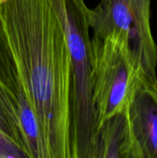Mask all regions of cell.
<instances>
[{
  "instance_id": "obj_1",
  "label": "cell",
  "mask_w": 157,
  "mask_h": 158,
  "mask_svg": "<svg viewBox=\"0 0 157 158\" xmlns=\"http://www.w3.org/2000/svg\"><path fill=\"white\" fill-rule=\"evenodd\" d=\"M0 30L47 158H72V63L56 12L47 0H0Z\"/></svg>"
},
{
  "instance_id": "obj_2",
  "label": "cell",
  "mask_w": 157,
  "mask_h": 158,
  "mask_svg": "<svg viewBox=\"0 0 157 158\" xmlns=\"http://www.w3.org/2000/svg\"><path fill=\"white\" fill-rule=\"evenodd\" d=\"M66 35L72 63V158H99V130L93 102L89 7L84 0H47Z\"/></svg>"
},
{
  "instance_id": "obj_3",
  "label": "cell",
  "mask_w": 157,
  "mask_h": 158,
  "mask_svg": "<svg viewBox=\"0 0 157 158\" xmlns=\"http://www.w3.org/2000/svg\"><path fill=\"white\" fill-rule=\"evenodd\" d=\"M151 0H101L89 9L93 35H118L128 43L138 76L157 84V45L150 26Z\"/></svg>"
},
{
  "instance_id": "obj_4",
  "label": "cell",
  "mask_w": 157,
  "mask_h": 158,
  "mask_svg": "<svg viewBox=\"0 0 157 158\" xmlns=\"http://www.w3.org/2000/svg\"><path fill=\"white\" fill-rule=\"evenodd\" d=\"M93 102L101 124L123 109L138 75L124 37H91Z\"/></svg>"
},
{
  "instance_id": "obj_5",
  "label": "cell",
  "mask_w": 157,
  "mask_h": 158,
  "mask_svg": "<svg viewBox=\"0 0 157 158\" xmlns=\"http://www.w3.org/2000/svg\"><path fill=\"white\" fill-rule=\"evenodd\" d=\"M0 87L18 116L26 140L29 158H47L39 127L16 64L0 30Z\"/></svg>"
},
{
  "instance_id": "obj_6",
  "label": "cell",
  "mask_w": 157,
  "mask_h": 158,
  "mask_svg": "<svg viewBox=\"0 0 157 158\" xmlns=\"http://www.w3.org/2000/svg\"><path fill=\"white\" fill-rule=\"evenodd\" d=\"M127 112L141 158H157V84L148 83L137 75Z\"/></svg>"
},
{
  "instance_id": "obj_7",
  "label": "cell",
  "mask_w": 157,
  "mask_h": 158,
  "mask_svg": "<svg viewBox=\"0 0 157 158\" xmlns=\"http://www.w3.org/2000/svg\"><path fill=\"white\" fill-rule=\"evenodd\" d=\"M99 158H141L130 129L127 105L99 127Z\"/></svg>"
},
{
  "instance_id": "obj_8",
  "label": "cell",
  "mask_w": 157,
  "mask_h": 158,
  "mask_svg": "<svg viewBox=\"0 0 157 158\" xmlns=\"http://www.w3.org/2000/svg\"><path fill=\"white\" fill-rule=\"evenodd\" d=\"M0 131L29 158L26 140L18 116L13 111L0 87Z\"/></svg>"
},
{
  "instance_id": "obj_9",
  "label": "cell",
  "mask_w": 157,
  "mask_h": 158,
  "mask_svg": "<svg viewBox=\"0 0 157 158\" xmlns=\"http://www.w3.org/2000/svg\"><path fill=\"white\" fill-rule=\"evenodd\" d=\"M16 157H26V156L0 131V158Z\"/></svg>"
}]
</instances>
